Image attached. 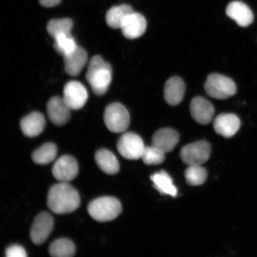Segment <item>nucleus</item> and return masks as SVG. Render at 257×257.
<instances>
[{"mask_svg":"<svg viewBox=\"0 0 257 257\" xmlns=\"http://www.w3.org/2000/svg\"><path fill=\"white\" fill-rule=\"evenodd\" d=\"M80 204L79 192L68 182H60L51 186L47 195V206L57 214L72 213Z\"/></svg>","mask_w":257,"mask_h":257,"instance_id":"obj_1","label":"nucleus"},{"mask_svg":"<svg viewBox=\"0 0 257 257\" xmlns=\"http://www.w3.org/2000/svg\"><path fill=\"white\" fill-rule=\"evenodd\" d=\"M86 79L94 94L104 95L107 91L112 80L110 64L105 62L100 56L93 57L89 63Z\"/></svg>","mask_w":257,"mask_h":257,"instance_id":"obj_2","label":"nucleus"},{"mask_svg":"<svg viewBox=\"0 0 257 257\" xmlns=\"http://www.w3.org/2000/svg\"><path fill=\"white\" fill-rule=\"evenodd\" d=\"M88 212L93 219L105 222L116 218L122 211L120 202L112 197H102L93 200L88 205Z\"/></svg>","mask_w":257,"mask_h":257,"instance_id":"obj_3","label":"nucleus"},{"mask_svg":"<svg viewBox=\"0 0 257 257\" xmlns=\"http://www.w3.org/2000/svg\"><path fill=\"white\" fill-rule=\"evenodd\" d=\"M204 89L211 97L219 99L230 98L236 92V86L233 80L217 73L207 77Z\"/></svg>","mask_w":257,"mask_h":257,"instance_id":"obj_4","label":"nucleus"},{"mask_svg":"<svg viewBox=\"0 0 257 257\" xmlns=\"http://www.w3.org/2000/svg\"><path fill=\"white\" fill-rule=\"evenodd\" d=\"M104 121L106 127L111 133H124L130 126V113L123 105L114 102L105 108Z\"/></svg>","mask_w":257,"mask_h":257,"instance_id":"obj_5","label":"nucleus"},{"mask_svg":"<svg viewBox=\"0 0 257 257\" xmlns=\"http://www.w3.org/2000/svg\"><path fill=\"white\" fill-rule=\"evenodd\" d=\"M145 149L142 138L133 133L122 135L117 144L118 152L128 160L142 159Z\"/></svg>","mask_w":257,"mask_h":257,"instance_id":"obj_6","label":"nucleus"},{"mask_svg":"<svg viewBox=\"0 0 257 257\" xmlns=\"http://www.w3.org/2000/svg\"><path fill=\"white\" fill-rule=\"evenodd\" d=\"M211 147L205 141L187 145L181 151V159L188 166L202 165L210 158Z\"/></svg>","mask_w":257,"mask_h":257,"instance_id":"obj_7","label":"nucleus"},{"mask_svg":"<svg viewBox=\"0 0 257 257\" xmlns=\"http://www.w3.org/2000/svg\"><path fill=\"white\" fill-rule=\"evenodd\" d=\"M63 98L71 110H78L87 101L88 91L82 83L73 80L64 86Z\"/></svg>","mask_w":257,"mask_h":257,"instance_id":"obj_8","label":"nucleus"},{"mask_svg":"<svg viewBox=\"0 0 257 257\" xmlns=\"http://www.w3.org/2000/svg\"><path fill=\"white\" fill-rule=\"evenodd\" d=\"M54 220L47 212H42L35 218L31 227V239L35 245H41L46 242L52 232Z\"/></svg>","mask_w":257,"mask_h":257,"instance_id":"obj_9","label":"nucleus"},{"mask_svg":"<svg viewBox=\"0 0 257 257\" xmlns=\"http://www.w3.org/2000/svg\"><path fill=\"white\" fill-rule=\"evenodd\" d=\"M79 166L73 157L63 156L54 164L52 173L54 178L61 182L73 181L78 174Z\"/></svg>","mask_w":257,"mask_h":257,"instance_id":"obj_10","label":"nucleus"},{"mask_svg":"<svg viewBox=\"0 0 257 257\" xmlns=\"http://www.w3.org/2000/svg\"><path fill=\"white\" fill-rule=\"evenodd\" d=\"M70 109L63 98L54 96L50 99L47 105V111L50 120L57 126H63L70 118Z\"/></svg>","mask_w":257,"mask_h":257,"instance_id":"obj_11","label":"nucleus"},{"mask_svg":"<svg viewBox=\"0 0 257 257\" xmlns=\"http://www.w3.org/2000/svg\"><path fill=\"white\" fill-rule=\"evenodd\" d=\"M146 29L147 21L144 16L133 12L125 19L120 30L127 39L134 40L142 36Z\"/></svg>","mask_w":257,"mask_h":257,"instance_id":"obj_12","label":"nucleus"},{"mask_svg":"<svg viewBox=\"0 0 257 257\" xmlns=\"http://www.w3.org/2000/svg\"><path fill=\"white\" fill-rule=\"evenodd\" d=\"M190 112L194 119L201 124H207L213 120L214 108L210 101L202 96L192 99Z\"/></svg>","mask_w":257,"mask_h":257,"instance_id":"obj_13","label":"nucleus"},{"mask_svg":"<svg viewBox=\"0 0 257 257\" xmlns=\"http://www.w3.org/2000/svg\"><path fill=\"white\" fill-rule=\"evenodd\" d=\"M240 121L235 114L223 113L215 118L213 127L218 135L225 137H232L239 131Z\"/></svg>","mask_w":257,"mask_h":257,"instance_id":"obj_14","label":"nucleus"},{"mask_svg":"<svg viewBox=\"0 0 257 257\" xmlns=\"http://www.w3.org/2000/svg\"><path fill=\"white\" fill-rule=\"evenodd\" d=\"M179 141L178 132L172 128H161L154 134L152 145L166 154L171 152Z\"/></svg>","mask_w":257,"mask_h":257,"instance_id":"obj_15","label":"nucleus"},{"mask_svg":"<svg viewBox=\"0 0 257 257\" xmlns=\"http://www.w3.org/2000/svg\"><path fill=\"white\" fill-rule=\"evenodd\" d=\"M63 57L64 69L68 75L73 76L78 75L81 72L88 59L86 51L79 46L72 52Z\"/></svg>","mask_w":257,"mask_h":257,"instance_id":"obj_16","label":"nucleus"},{"mask_svg":"<svg viewBox=\"0 0 257 257\" xmlns=\"http://www.w3.org/2000/svg\"><path fill=\"white\" fill-rule=\"evenodd\" d=\"M228 17L233 19L241 27H247L253 21V15L248 6L241 2L230 3L226 10Z\"/></svg>","mask_w":257,"mask_h":257,"instance_id":"obj_17","label":"nucleus"},{"mask_svg":"<svg viewBox=\"0 0 257 257\" xmlns=\"http://www.w3.org/2000/svg\"><path fill=\"white\" fill-rule=\"evenodd\" d=\"M46 120L40 112H33L22 118L21 128L22 133L27 137H36L44 130Z\"/></svg>","mask_w":257,"mask_h":257,"instance_id":"obj_18","label":"nucleus"},{"mask_svg":"<svg viewBox=\"0 0 257 257\" xmlns=\"http://www.w3.org/2000/svg\"><path fill=\"white\" fill-rule=\"evenodd\" d=\"M185 92L184 81L179 77L175 76L166 82L164 89V97L167 103L177 105L181 103Z\"/></svg>","mask_w":257,"mask_h":257,"instance_id":"obj_19","label":"nucleus"},{"mask_svg":"<svg viewBox=\"0 0 257 257\" xmlns=\"http://www.w3.org/2000/svg\"><path fill=\"white\" fill-rule=\"evenodd\" d=\"M95 160L98 168L106 174L113 175L119 171V163L110 151L106 149L98 150L95 154Z\"/></svg>","mask_w":257,"mask_h":257,"instance_id":"obj_20","label":"nucleus"},{"mask_svg":"<svg viewBox=\"0 0 257 257\" xmlns=\"http://www.w3.org/2000/svg\"><path fill=\"white\" fill-rule=\"evenodd\" d=\"M134 10L131 6L122 5L114 6L107 12L105 16V21L109 27L112 29H120L125 19L133 13Z\"/></svg>","mask_w":257,"mask_h":257,"instance_id":"obj_21","label":"nucleus"},{"mask_svg":"<svg viewBox=\"0 0 257 257\" xmlns=\"http://www.w3.org/2000/svg\"><path fill=\"white\" fill-rule=\"evenodd\" d=\"M154 187L161 194L176 197L178 190L173 184V180L168 173L165 171L154 173L151 176Z\"/></svg>","mask_w":257,"mask_h":257,"instance_id":"obj_22","label":"nucleus"},{"mask_svg":"<svg viewBox=\"0 0 257 257\" xmlns=\"http://www.w3.org/2000/svg\"><path fill=\"white\" fill-rule=\"evenodd\" d=\"M57 148L53 143L43 145L32 154V159L37 165H45L53 162L56 158Z\"/></svg>","mask_w":257,"mask_h":257,"instance_id":"obj_23","label":"nucleus"},{"mask_svg":"<svg viewBox=\"0 0 257 257\" xmlns=\"http://www.w3.org/2000/svg\"><path fill=\"white\" fill-rule=\"evenodd\" d=\"M75 244L67 238L56 239L49 247L50 254L54 257H71L75 255Z\"/></svg>","mask_w":257,"mask_h":257,"instance_id":"obj_24","label":"nucleus"},{"mask_svg":"<svg viewBox=\"0 0 257 257\" xmlns=\"http://www.w3.org/2000/svg\"><path fill=\"white\" fill-rule=\"evenodd\" d=\"M73 28V22L69 18L53 19L48 22L47 32L51 37L55 39L62 35H69Z\"/></svg>","mask_w":257,"mask_h":257,"instance_id":"obj_25","label":"nucleus"},{"mask_svg":"<svg viewBox=\"0 0 257 257\" xmlns=\"http://www.w3.org/2000/svg\"><path fill=\"white\" fill-rule=\"evenodd\" d=\"M185 175L188 184L192 186L203 184L207 178L206 170L201 165L189 166Z\"/></svg>","mask_w":257,"mask_h":257,"instance_id":"obj_26","label":"nucleus"},{"mask_svg":"<svg viewBox=\"0 0 257 257\" xmlns=\"http://www.w3.org/2000/svg\"><path fill=\"white\" fill-rule=\"evenodd\" d=\"M54 40V48L57 53L63 56L72 52L78 46L71 34L60 35Z\"/></svg>","mask_w":257,"mask_h":257,"instance_id":"obj_27","label":"nucleus"},{"mask_svg":"<svg viewBox=\"0 0 257 257\" xmlns=\"http://www.w3.org/2000/svg\"><path fill=\"white\" fill-rule=\"evenodd\" d=\"M165 153L155 146L146 147L142 159L147 165L162 164L165 160Z\"/></svg>","mask_w":257,"mask_h":257,"instance_id":"obj_28","label":"nucleus"},{"mask_svg":"<svg viewBox=\"0 0 257 257\" xmlns=\"http://www.w3.org/2000/svg\"><path fill=\"white\" fill-rule=\"evenodd\" d=\"M6 256L8 257H26L27 252L23 247L19 245L9 246L6 250Z\"/></svg>","mask_w":257,"mask_h":257,"instance_id":"obj_29","label":"nucleus"},{"mask_svg":"<svg viewBox=\"0 0 257 257\" xmlns=\"http://www.w3.org/2000/svg\"><path fill=\"white\" fill-rule=\"evenodd\" d=\"M39 2L43 7L50 8L59 5L62 0H39Z\"/></svg>","mask_w":257,"mask_h":257,"instance_id":"obj_30","label":"nucleus"}]
</instances>
